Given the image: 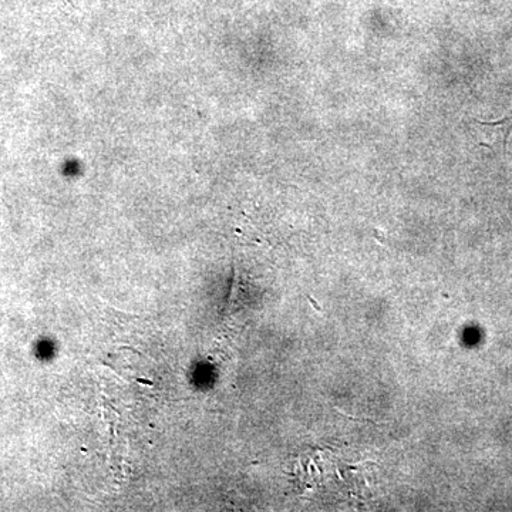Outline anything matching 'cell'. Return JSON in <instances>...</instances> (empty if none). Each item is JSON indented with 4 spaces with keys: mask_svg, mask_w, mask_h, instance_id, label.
<instances>
[{
    "mask_svg": "<svg viewBox=\"0 0 512 512\" xmlns=\"http://www.w3.org/2000/svg\"><path fill=\"white\" fill-rule=\"evenodd\" d=\"M480 126L494 128V130L500 131L503 136V147L504 151L507 150L508 138L512 133V111L510 114L504 117V119L497 121H480Z\"/></svg>",
    "mask_w": 512,
    "mask_h": 512,
    "instance_id": "cell-1",
    "label": "cell"
}]
</instances>
